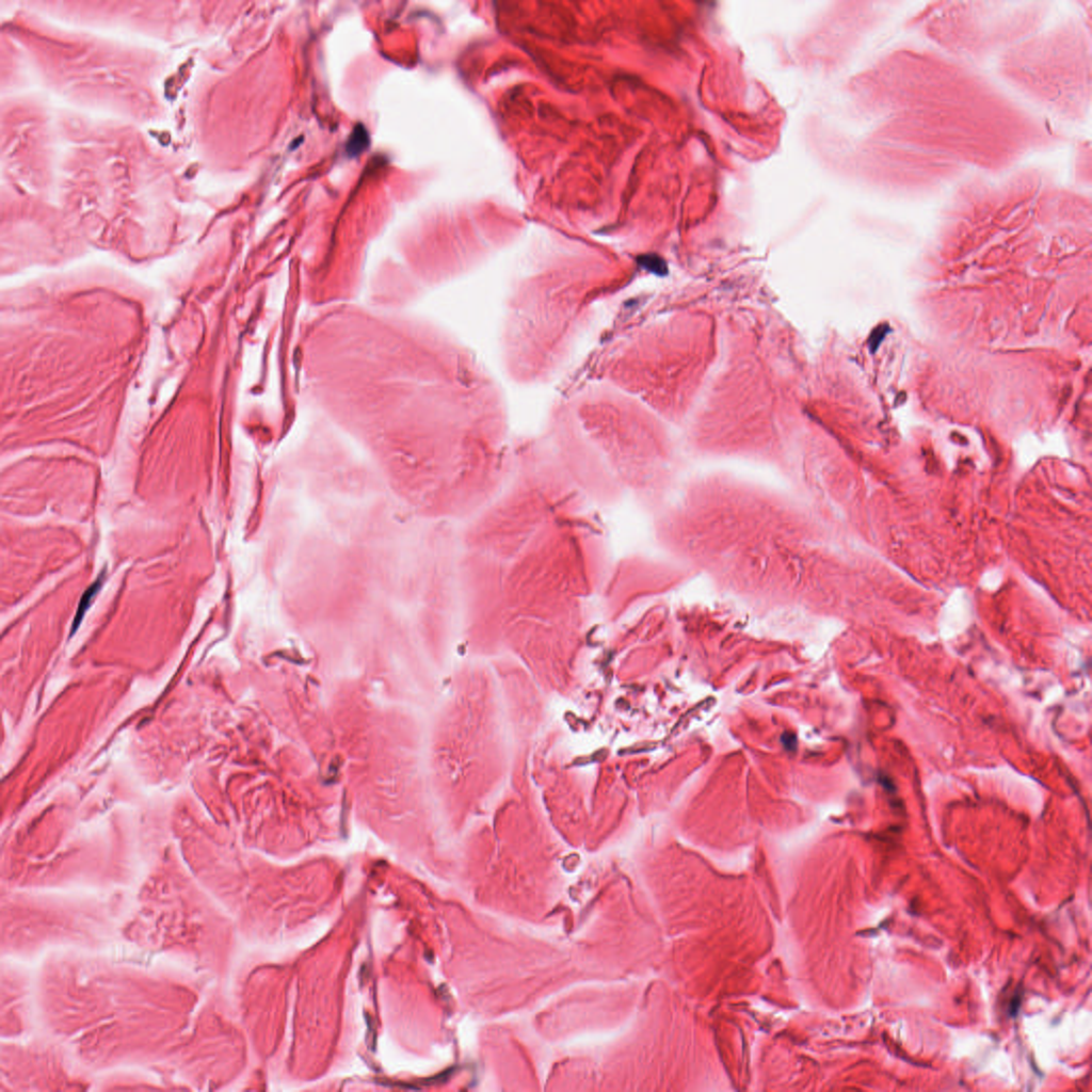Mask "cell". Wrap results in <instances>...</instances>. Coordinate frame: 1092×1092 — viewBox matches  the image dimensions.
<instances>
[{"label":"cell","mask_w":1092,"mask_h":1092,"mask_svg":"<svg viewBox=\"0 0 1092 1092\" xmlns=\"http://www.w3.org/2000/svg\"><path fill=\"white\" fill-rule=\"evenodd\" d=\"M882 76L881 140L894 198L951 191L1064 141L984 70L931 45L892 48Z\"/></svg>","instance_id":"1"},{"label":"cell","mask_w":1092,"mask_h":1092,"mask_svg":"<svg viewBox=\"0 0 1092 1092\" xmlns=\"http://www.w3.org/2000/svg\"><path fill=\"white\" fill-rule=\"evenodd\" d=\"M103 579L105 572H101L98 578L83 593L78 609L76 611L70 635H73L78 629L80 623L82 622L84 613L87 611L93 601V598L96 596L99 589L101 588Z\"/></svg>","instance_id":"5"},{"label":"cell","mask_w":1092,"mask_h":1092,"mask_svg":"<svg viewBox=\"0 0 1092 1092\" xmlns=\"http://www.w3.org/2000/svg\"><path fill=\"white\" fill-rule=\"evenodd\" d=\"M1074 157V176L1077 189L1089 190L1091 184V145L1089 141H1080L1076 145Z\"/></svg>","instance_id":"4"},{"label":"cell","mask_w":1092,"mask_h":1092,"mask_svg":"<svg viewBox=\"0 0 1092 1092\" xmlns=\"http://www.w3.org/2000/svg\"><path fill=\"white\" fill-rule=\"evenodd\" d=\"M1048 1L931 2L910 18L940 51L981 68L1005 49L1042 27L1051 16ZM983 70V69H982Z\"/></svg>","instance_id":"3"},{"label":"cell","mask_w":1092,"mask_h":1092,"mask_svg":"<svg viewBox=\"0 0 1092 1092\" xmlns=\"http://www.w3.org/2000/svg\"><path fill=\"white\" fill-rule=\"evenodd\" d=\"M368 144V134L363 126L355 127L350 135L347 149L350 155H358Z\"/></svg>","instance_id":"6"},{"label":"cell","mask_w":1092,"mask_h":1092,"mask_svg":"<svg viewBox=\"0 0 1092 1092\" xmlns=\"http://www.w3.org/2000/svg\"><path fill=\"white\" fill-rule=\"evenodd\" d=\"M1051 17L1001 51L993 78L1013 98L1054 126L1086 123L1091 110V5Z\"/></svg>","instance_id":"2"}]
</instances>
